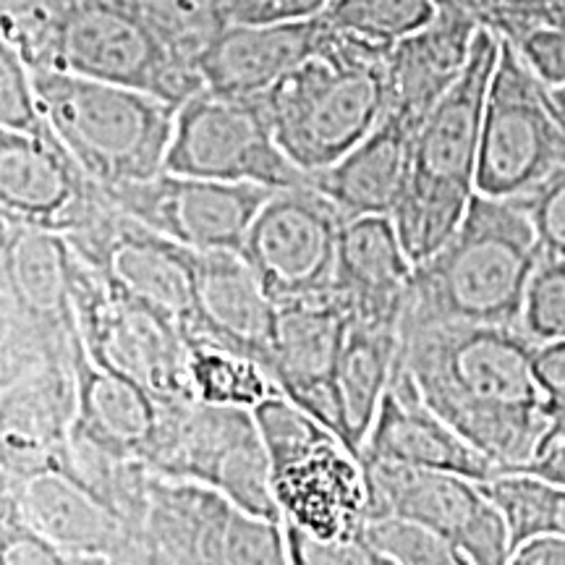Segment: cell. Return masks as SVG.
<instances>
[{"label": "cell", "instance_id": "6", "mask_svg": "<svg viewBox=\"0 0 565 565\" xmlns=\"http://www.w3.org/2000/svg\"><path fill=\"white\" fill-rule=\"evenodd\" d=\"M32 76L45 121L103 189L166 171L179 105L66 71L32 68Z\"/></svg>", "mask_w": 565, "mask_h": 565}, {"label": "cell", "instance_id": "27", "mask_svg": "<svg viewBox=\"0 0 565 565\" xmlns=\"http://www.w3.org/2000/svg\"><path fill=\"white\" fill-rule=\"evenodd\" d=\"M479 26L471 13L437 9L429 24L391 45L385 55L387 110L422 126L469 66Z\"/></svg>", "mask_w": 565, "mask_h": 565}, {"label": "cell", "instance_id": "19", "mask_svg": "<svg viewBox=\"0 0 565 565\" xmlns=\"http://www.w3.org/2000/svg\"><path fill=\"white\" fill-rule=\"evenodd\" d=\"M66 238L89 270L171 315L183 330L194 307L200 252L160 236L113 202L95 223Z\"/></svg>", "mask_w": 565, "mask_h": 565}, {"label": "cell", "instance_id": "36", "mask_svg": "<svg viewBox=\"0 0 565 565\" xmlns=\"http://www.w3.org/2000/svg\"><path fill=\"white\" fill-rule=\"evenodd\" d=\"M330 0H207L215 26L225 24H282L320 17Z\"/></svg>", "mask_w": 565, "mask_h": 565}, {"label": "cell", "instance_id": "39", "mask_svg": "<svg viewBox=\"0 0 565 565\" xmlns=\"http://www.w3.org/2000/svg\"><path fill=\"white\" fill-rule=\"evenodd\" d=\"M0 565H71V561L17 513L0 508Z\"/></svg>", "mask_w": 565, "mask_h": 565}, {"label": "cell", "instance_id": "1", "mask_svg": "<svg viewBox=\"0 0 565 565\" xmlns=\"http://www.w3.org/2000/svg\"><path fill=\"white\" fill-rule=\"evenodd\" d=\"M215 30L181 0H0V40L32 68L150 92L173 105L202 89L196 68Z\"/></svg>", "mask_w": 565, "mask_h": 565}, {"label": "cell", "instance_id": "25", "mask_svg": "<svg viewBox=\"0 0 565 565\" xmlns=\"http://www.w3.org/2000/svg\"><path fill=\"white\" fill-rule=\"evenodd\" d=\"M76 377L79 412L71 437L108 456L150 466L171 404L134 380L97 366L84 351L82 335L76 345Z\"/></svg>", "mask_w": 565, "mask_h": 565}, {"label": "cell", "instance_id": "26", "mask_svg": "<svg viewBox=\"0 0 565 565\" xmlns=\"http://www.w3.org/2000/svg\"><path fill=\"white\" fill-rule=\"evenodd\" d=\"M412 275L414 263L401 244L393 217L364 215L345 221L333 294L351 322L401 328Z\"/></svg>", "mask_w": 565, "mask_h": 565}, {"label": "cell", "instance_id": "3", "mask_svg": "<svg viewBox=\"0 0 565 565\" xmlns=\"http://www.w3.org/2000/svg\"><path fill=\"white\" fill-rule=\"evenodd\" d=\"M542 244L519 200L475 194L463 223L414 265L401 330L433 324H519Z\"/></svg>", "mask_w": 565, "mask_h": 565}, {"label": "cell", "instance_id": "47", "mask_svg": "<svg viewBox=\"0 0 565 565\" xmlns=\"http://www.w3.org/2000/svg\"><path fill=\"white\" fill-rule=\"evenodd\" d=\"M181 3H189V6H196V9L210 11V9H207V0H181Z\"/></svg>", "mask_w": 565, "mask_h": 565}, {"label": "cell", "instance_id": "23", "mask_svg": "<svg viewBox=\"0 0 565 565\" xmlns=\"http://www.w3.org/2000/svg\"><path fill=\"white\" fill-rule=\"evenodd\" d=\"M186 341L223 345L273 370L278 303L238 252H200ZM273 374V372H270Z\"/></svg>", "mask_w": 565, "mask_h": 565}, {"label": "cell", "instance_id": "20", "mask_svg": "<svg viewBox=\"0 0 565 565\" xmlns=\"http://www.w3.org/2000/svg\"><path fill=\"white\" fill-rule=\"evenodd\" d=\"M76 254L63 233L0 217V330L68 341L79 333Z\"/></svg>", "mask_w": 565, "mask_h": 565}, {"label": "cell", "instance_id": "28", "mask_svg": "<svg viewBox=\"0 0 565 565\" xmlns=\"http://www.w3.org/2000/svg\"><path fill=\"white\" fill-rule=\"evenodd\" d=\"M416 131L419 126L414 121L387 110L370 137L335 166L309 175V183L343 212L345 221L364 215L391 217L412 181Z\"/></svg>", "mask_w": 565, "mask_h": 565}, {"label": "cell", "instance_id": "5", "mask_svg": "<svg viewBox=\"0 0 565 565\" xmlns=\"http://www.w3.org/2000/svg\"><path fill=\"white\" fill-rule=\"evenodd\" d=\"M387 51L335 32L328 51L303 61L263 95L282 152L312 175L335 166L387 113Z\"/></svg>", "mask_w": 565, "mask_h": 565}, {"label": "cell", "instance_id": "46", "mask_svg": "<svg viewBox=\"0 0 565 565\" xmlns=\"http://www.w3.org/2000/svg\"><path fill=\"white\" fill-rule=\"evenodd\" d=\"M550 103H553V110L561 121L565 131V84H557V87H550Z\"/></svg>", "mask_w": 565, "mask_h": 565}, {"label": "cell", "instance_id": "24", "mask_svg": "<svg viewBox=\"0 0 565 565\" xmlns=\"http://www.w3.org/2000/svg\"><path fill=\"white\" fill-rule=\"evenodd\" d=\"M362 463L448 471L482 484L498 477V466L466 443L398 377H391V387L364 443Z\"/></svg>", "mask_w": 565, "mask_h": 565}, {"label": "cell", "instance_id": "41", "mask_svg": "<svg viewBox=\"0 0 565 565\" xmlns=\"http://www.w3.org/2000/svg\"><path fill=\"white\" fill-rule=\"evenodd\" d=\"M561 21H565V0H492L482 26L500 38H515L532 26Z\"/></svg>", "mask_w": 565, "mask_h": 565}, {"label": "cell", "instance_id": "43", "mask_svg": "<svg viewBox=\"0 0 565 565\" xmlns=\"http://www.w3.org/2000/svg\"><path fill=\"white\" fill-rule=\"evenodd\" d=\"M521 475H534L547 479V482L565 487V443H557L547 448L545 454L532 458L526 466H521Z\"/></svg>", "mask_w": 565, "mask_h": 565}, {"label": "cell", "instance_id": "40", "mask_svg": "<svg viewBox=\"0 0 565 565\" xmlns=\"http://www.w3.org/2000/svg\"><path fill=\"white\" fill-rule=\"evenodd\" d=\"M524 55V61L547 87L565 84V21L561 24H542L532 30L505 38Z\"/></svg>", "mask_w": 565, "mask_h": 565}, {"label": "cell", "instance_id": "31", "mask_svg": "<svg viewBox=\"0 0 565 565\" xmlns=\"http://www.w3.org/2000/svg\"><path fill=\"white\" fill-rule=\"evenodd\" d=\"M484 490L500 508L511 529L513 553L536 536L565 540V487L534 475H498Z\"/></svg>", "mask_w": 565, "mask_h": 565}, {"label": "cell", "instance_id": "13", "mask_svg": "<svg viewBox=\"0 0 565 565\" xmlns=\"http://www.w3.org/2000/svg\"><path fill=\"white\" fill-rule=\"evenodd\" d=\"M343 225V212L312 183L275 189L238 254L278 307L322 299L333 294Z\"/></svg>", "mask_w": 565, "mask_h": 565}, {"label": "cell", "instance_id": "8", "mask_svg": "<svg viewBox=\"0 0 565 565\" xmlns=\"http://www.w3.org/2000/svg\"><path fill=\"white\" fill-rule=\"evenodd\" d=\"M150 469L152 475L175 482L210 487L242 511L282 524L273 492L270 456L257 416L249 408L202 401L171 404Z\"/></svg>", "mask_w": 565, "mask_h": 565}, {"label": "cell", "instance_id": "29", "mask_svg": "<svg viewBox=\"0 0 565 565\" xmlns=\"http://www.w3.org/2000/svg\"><path fill=\"white\" fill-rule=\"evenodd\" d=\"M401 345L398 324L351 322L345 335L338 395H341L343 443L362 461V450L383 404Z\"/></svg>", "mask_w": 565, "mask_h": 565}, {"label": "cell", "instance_id": "34", "mask_svg": "<svg viewBox=\"0 0 565 565\" xmlns=\"http://www.w3.org/2000/svg\"><path fill=\"white\" fill-rule=\"evenodd\" d=\"M364 536L374 547L391 555L398 565H477L456 545L445 542L429 529L404 519H374Z\"/></svg>", "mask_w": 565, "mask_h": 565}, {"label": "cell", "instance_id": "10", "mask_svg": "<svg viewBox=\"0 0 565 565\" xmlns=\"http://www.w3.org/2000/svg\"><path fill=\"white\" fill-rule=\"evenodd\" d=\"M561 168H565V131L550 103V87L513 42L500 38L479 139L477 192L494 200H519Z\"/></svg>", "mask_w": 565, "mask_h": 565}, {"label": "cell", "instance_id": "12", "mask_svg": "<svg viewBox=\"0 0 565 565\" xmlns=\"http://www.w3.org/2000/svg\"><path fill=\"white\" fill-rule=\"evenodd\" d=\"M68 448V445H66ZM0 456V508H9L68 557H118L145 529H134L97 494L66 456Z\"/></svg>", "mask_w": 565, "mask_h": 565}, {"label": "cell", "instance_id": "16", "mask_svg": "<svg viewBox=\"0 0 565 565\" xmlns=\"http://www.w3.org/2000/svg\"><path fill=\"white\" fill-rule=\"evenodd\" d=\"M370 521L404 519L456 545L477 565L511 563V529L482 482L448 471L362 463Z\"/></svg>", "mask_w": 565, "mask_h": 565}, {"label": "cell", "instance_id": "30", "mask_svg": "<svg viewBox=\"0 0 565 565\" xmlns=\"http://www.w3.org/2000/svg\"><path fill=\"white\" fill-rule=\"evenodd\" d=\"M189 343V380L194 398L212 406H236L254 412L267 398L282 395L280 385L254 359L223 345L186 341Z\"/></svg>", "mask_w": 565, "mask_h": 565}, {"label": "cell", "instance_id": "4", "mask_svg": "<svg viewBox=\"0 0 565 565\" xmlns=\"http://www.w3.org/2000/svg\"><path fill=\"white\" fill-rule=\"evenodd\" d=\"M498 58L500 34L479 26L461 79L416 131L412 181L391 215L414 265L448 244L475 200L484 105Z\"/></svg>", "mask_w": 565, "mask_h": 565}, {"label": "cell", "instance_id": "17", "mask_svg": "<svg viewBox=\"0 0 565 565\" xmlns=\"http://www.w3.org/2000/svg\"><path fill=\"white\" fill-rule=\"evenodd\" d=\"M110 207V196L55 137L0 129V217L34 228L79 233Z\"/></svg>", "mask_w": 565, "mask_h": 565}, {"label": "cell", "instance_id": "38", "mask_svg": "<svg viewBox=\"0 0 565 565\" xmlns=\"http://www.w3.org/2000/svg\"><path fill=\"white\" fill-rule=\"evenodd\" d=\"M536 385L545 398L550 429L542 454L557 443H565V341L542 343L534 359Z\"/></svg>", "mask_w": 565, "mask_h": 565}, {"label": "cell", "instance_id": "15", "mask_svg": "<svg viewBox=\"0 0 565 565\" xmlns=\"http://www.w3.org/2000/svg\"><path fill=\"white\" fill-rule=\"evenodd\" d=\"M79 333L68 341L0 330V456L58 454L79 412Z\"/></svg>", "mask_w": 565, "mask_h": 565}, {"label": "cell", "instance_id": "9", "mask_svg": "<svg viewBox=\"0 0 565 565\" xmlns=\"http://www.w3.org/2000/svg\"><path fill=\"white\" fill-rule=\"evenodd\" d=\"M74 301L84 351L92 362L134 380L166 404L196 401L189 380L186 335L171 315L89 270L79 257Z\"/></svg>", "mask_w": 565, "mask_h": 565}, {"label": "cell", "instance_id": "18", "mask_svg": "<svg viewBox=\"0 0 565 565\" xmlns=\"http://www.w3.org/2000/svg\"><path fill=\"white\" fill-rule=\"evenodd\" d=\"M105 192L134 221L189 249L242 252L252 221L275 189L162 171Z\"/></svg>", "mask_w": 565, "mask_h": 565}, {"label": "cell", "instance_id": "32", "mask_svg": "<svg viewBox=\"0 0 565 565\" xmlns=\"http://www.w3.org/2000/svg\"><path fill=\"white\" fill-rule=\"evenodd\" d=\"M433 0H330L322 17L343 38L391 51L406 34L435 19Z\"/></svg>", "mask_w": 565, "mask_h": 565}, {"label": "cell", "instance_id": "11", "mask_svg": "<svg viewBox=\"0 0 565 565\" xmlns=\"http://www.w3.org/2000/svg\"><path fill=\"white\" fill-rule=\"evenodd\" d=\"M166 171L267 189L309 183L278 145L263 95L225 97L204 87L179 105Z\"/></svg>", "mask_w": 565, "mask_h": 565}, {"label": "cell", "instance_id": "21", "mask_svg": "<svg viewBox=\"0 0 565 565\" xmlns=\"http://www.w3.org/2000/svg\"><path fill=\"white\" fill-rule=\"evenodd\" d=\"M351 320L335 294L278 307L273 377L282 395L343 440L338 370ZM345 445V443H343Z\"/></svg>", "mask_w": 565, "mask_h": 565}, {"label": "cell", "instance_id": "44", "mask_svg": "<svg viewBox=\"0 0 565 565\" xmlns=\"http://www.w3.org/2000/svg\"><path fill=\"white\" fill-rule=\"evenodd\" d=\"M105 565H168L166 557L158 553V547L152 545L150 536H139L137 542L129 550H124L118 557H110V561H105Z\"/></svg>", "mask_w": 565, "mask_h": 565}, {"label": "cell", "instance_id": "37", "mask_svg": "<svg viewBox=\"0 0 565 565\" xmlns=\"http://www.w3.org/2000/svg\"><path fill=\"white\" fill-rule=\"evenodd\" d=\"M519 204L534 225L542 252L565 257V168L529 194L519 196Z\"/></svg>", "mask_w": 565, "mask_h": 565}, {"label": "cell", "instance_id": "7", "mask_svg": "<svg viewBox=\"0 0 565 565\" xmlns=\"http://www.w3.org/2000/svg\"><path fill=\"white\" fill-rule=\"evenodd\" d=\"M270 456L273 492L282 524L322 542H345L370 524L364 466L341 437L286 395L254 408Z\"/></svg>", "mask_w": 565, "mask_h": 565}, {"label": "cell", "instance_id": "2", "mask_svg": "<svg viewBox=\"0 0 565 565\" xmlns=\"http://www.w3.org/2000/svg\"><path fill=\"white\" fill-rule=\"evenodd\" d=\"M536 349L519 324L412 328L401 330L393 377L511 475L542 454L550 429Z\"/></svg>", "mask_w": 565, "mask_h": 565}, {"label": "cell", "instance_id": "22", "mask_svg": "<svg viewBox=\"0 0 565 565\" xmlns=\"http://www.w3.org/2000/svg\"><path fill=\"white\" fill-rule=\"evenodd\" d=\"M333 42L335 30L322 13L282 24H225L212 30L196 68L215 95L259 97Z\"/></svg>", "mask_w": 565, "mask_h": 565}, {"label": "cell", "instance_id": "33", "mask_svg": "<svg viewBox=\"0 0 565 565\" xmlns=\"http://www.w3.org/2000/svg\"><path fill=\"white\" fill-rule=\"evenodd\" d=\"M519 328L540 345L565 341V257L542 254L529 278Z\"/></svg>", "mask_w": 565, "mask_h": 565}, {"label": "cell", "instance_id": "42", "mask_svg": "<svg viewBox=\"0 0 565 565\" xmlns=\"http://www.w3.org/2000/svg\"><path fill=\"white\" fill-rule=\"evenodd\" d=\"M508 565H565V540L561 536H536L511 555Z\"/></svg>", "mask_w": 565, "mask_h": 565}, {"label": "cell", "instance_id": "45", "mask_svg": "<svg viewBox=\"0 0 565 565\" xmlns=\"http://www.w3.org/2000/svg\"><path fill=\"white\" fill-rule=\"evenodd\" d=\"M437 9H454V11H463L471 13V17L479 19V24H484L487 9H490L492 0H433Z\"/></svg>", "mask_w": 565, "mask_h": 565}, {"label": "cell", "instance_id": "14", "mask_svg": "<svg viewBox=\"0 0 565 565\" xmlns=\"http://www.w3.org/2000/svg\"><path fill=\"white\" fill-rule=\"evenodd\" d=\"M147 536L168 565H291L280 521L242 511L210 487L158 475Z\"/></svg>", "mask_w": 565, "mask_h": 565}, {"label": "cell", "instance_id": "35", "mask_svg": "<svg viewBox=\"0 0 565 565\" xmlns=\"http://www.w3.org/2000/svg\"><path fill=\"white\" fill-rule=\"evenodd\" d=\"M45 124L30 63L9 40H0V129L38 131Z\"/></svg>", "mask_w": 565, "mask_h": 565}]
</instances>
